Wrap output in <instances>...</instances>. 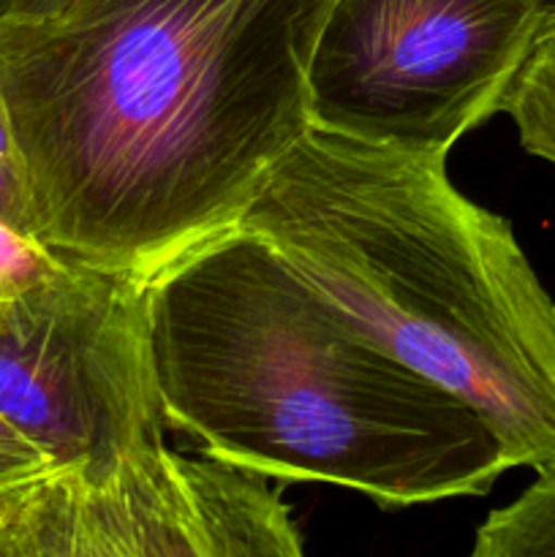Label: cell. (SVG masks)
<instances>
[{
    "label": "cell",
    "instance_id": "52a82bcc",
    "mask_svg": "<svg viewBox=\"0 0 555 557\" xmlns=\"http://www.w3.org/2000/svg\"><path fill=\"white\" fill-rule=\"evenodd\" d=\"M473 557H555V460L520 498L479 525Z\"/></svg>",
    "mask_w": 555,
    "mask_h": 557
},
{
    "label": "cell",
    "instance_id": "30bf717a",
    "mask_svg": "<svg viewBox=\"0 0 555 557\" xmlns=\"http://www.w3.org/2000/svg\"><path fill=\"white\" fill-rule=\"evenodd\" d=\"M0 218L20 232L36 237V218H33L30 185H27L25 163L11 131L9 112L0 96Z\"/></svg>",
    "mask_w": 555,
    "mask_h": 557
},
{
    "label": "cell",
    "instance_id": "3957f363",
    "mask_svg": "<svg viewBox=\"0 0 555 557\" xmlns=\"http://www.w3.org/2000/svg\"><path fill=\"white\" fill-rule=\"evenodd\" d=\"M381 351L482 417L511 468L555 460V299L446 156L308 128L237 221Z\"/></svg>",
    "mask_w": 555,
    "mask_h": 557
},
{
    "label": "cell",
    "instance_id": "9c48e42d",
    "mask_svg": "<svg viewBox=\"0 0 555 557\" xmlns=\"http://www.w3.org/2000/svg\"><path fill=\"white\" fill-rule=\"evenodd\" d=\"M65 267L63 256L0 218V313Z\"/></svg>",
    "mask_w": 555,
    "mask_h": 557
},
{
    "label": "cell",
    "instance_id": "7a4b0ae2",
    "mask_svg": "<svg viewBox=\"0 0 555 557\" xmlns=\"http://www.w3.org/2000/svg\"><path fill=\"white\" fill-rule=\"evenodd\" d=\"M169 430L278 482L381 506L484 495L511 462L473 408L381 351L248 228L147 277Z\"/></svg>",
    "mask_w": 555,
    "mask_h": 557
},
{
    "label": "cell",
    "instance_id": "8992f818",
    "mask_svg": "<svg viewBox=\"0 0 555 557\" xmlns=\"http://www.w3.org/2000/svg\"><path fill=\"white\" fill-rule=\"evenodd\" d=\"M264 476L166 444L98 471L49 468L0 490V557H297Z\"/></svg>",
    "mask_w": 555,
    "mask_h": 557
},
{
    "label": "cell",
    "instance_id": "6da1fadb",
    "mask_svg": "<svg viewBox=\"0 0 555 557\" xmlns=\"http://www.w3.org/2000/svg\"><path fill=\"white\" fill-rule=\"evenodd\" d=\"M330 0H76L0 20V96L36 237L150 277L237 226L310 128Z\"/></svg>",
    "mask_w": 555,
    "mask_h": 557
},
{
    "label": "cell",
    "instance_id": "5b68a950",
    "mask_svg": "<svg viewBox=\"0 0 555 557\" xmlns=\"http://www.w3.org/2000/svg\"><path fill=\"white\" fill-rule=\"evenodd\" d=\"M0 417L54 468L114 466L166 444L147 277L65 259L0 313Z\"/></svg>",
    "mask_w": 555,
    "mask_h": 557
},
{
    "label": "cell",
    "instance_id": "ba28073f",
    "mask_svg": "<svg viewBox=\"0 0 555 557\" xmlns=\"http://www.w3.org/2000/svg\"><path fill=\"white\" fill-rule=\"evenodd\" d=\"M501 112L515 123L522 150L555 166V22L544 25Z\"/></svg>",
    "mask_w": 555,
    "mask_h": 557
},
{
    "label": "cell",
    "instance_id": "4fadbf2b",
    "mask_svg": "<svg viewBox=\"0 0 555 557\" xmlns=\"http://www.w3.org/2000/svg\"><path fill=\"white\" fill-rule=\"evenodd\" d=\"M544 9H547V22H555V0H542Z\"/></svg>",
    "mask_w": 555,
    "mask_h": 557
},
{
    "label": "cell",
    "instance_id": "7c38bea8",
    "mask_svg": "<svg viewBox=\"0 0 555 557\" xmlns=\"http://www.w3.org/2000/svg\"><path fill=\"white\" fill-rule=\"evenodd\" d=\"M76 0H0V20H38L74 5Z\"/></svg>",
    "mask_w": 555,
    "mask_h": 557
},
{
    "label": "cell",
    "instance_id": "8fae6325",
    "mask_svg": "<svg viewBox=\"0 0 555 557\" xmlns=\"http://www.w3.org/2000/svg\"><path fill=\"white\" fill-rule=\"evenodd\" d=\"M49 468H54L49 457L33 441H27L14 424L0 417V490L38 476Z\"/></svg>",
    "mask_w": 555,
    "mask_h": 557
},
{
    "label": "cell",
    "instance_id": "277c9868",
    "mask_svg": "<svg viewBox=\"0 0 555 557\" xmlns=\"http://www.w3.org/2000/svg\"><path fill=\"white\" fill-rule=\"evenodd\" d=\"M544 25L542 0H330L310 128L449 156L504 109Z\"/></svg>",
    "mask_w": 555,
    "mask_h": 557
}]
</instances>
